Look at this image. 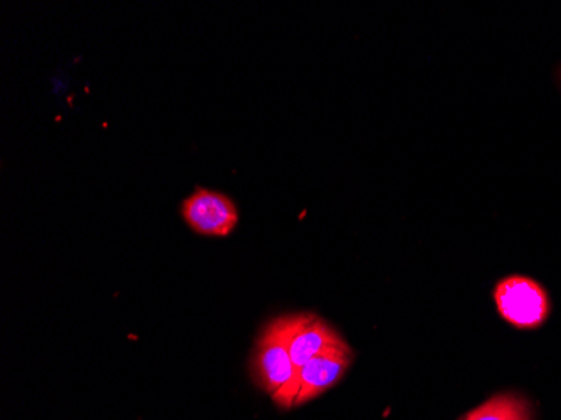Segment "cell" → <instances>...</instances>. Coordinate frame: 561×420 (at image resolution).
Masks as SVG:
<instances>
[{"mask_svg":"<svg viewBox=\"0 0 561 420\" xmlns=\"http://www.w3.org/2000/svg\"><path fill=\"white\" fill-rule=\"evenodd\" d=\"M296 371L289 353V317L274 318L264 327L252 355V377L280 409H293Z\"/></svg>","mask_w":561,"mask_h":420,"instance_id":"obj_1","label":"cell"},{"mask_svg":"<svg viewBox=\"0 0 561 420\" xmlns=\"http://www.w3.org/2000/svg\"><path fill=\"white\" fill-rule=\"evenodd\" d=\"M497 313L518 330H537L550 317L551 302L545 287L526 276H510L494 287Z\"/></svg>","mask_w":561,"mask_h":420,"instance_id":"obj_2","label":"cell"},{"mask_svg":"<svg viewBox=\"0 0 561 420\" xmlns=\"http://www.w3.org/2000/svg\"><path fill=\"white\" fill-rule=\"evenodd\" d=\"M185 224L198 236L227 238L239 223L238 205L229 195L195 189L181 207Z\"/></svg>","mask_w":561,"mask_h":420,"instance_id":"obj_3","label":"cell"},{"mask_svg":"<svg viewBox=\"0 0 561 420\" xmlns=\"http://www.w3.org/2000/svg\"><path fill=\"white\" fill-rule=\"evenodd\" d=\"M353 359L355 353L343 340L339 345L330 347L306 362L296 374L295 407L305 406L336 387L350 371Z\"/></svg>","mask_w":561,"mask_h":420,"instance_id":"obj_4","label":"cell"},{"mask_svg":"<svg viewBox=\"0 0 561 420\" xmlns=\"http://www.w3.org/2000/svg\"><path fill=\"white\" fill-rule=\"evenodd\" d=\"M289 317V353L296 371L310 362L318 353L342 343L343 338L335 328L313 313H298Z\"/></svg>","mask_w":561,"mask_h":420,"instance_id":"obj_5","label":"cell"},{"mask_svg":"<svg viewBox=\"0 0 561 420\" xmlns=\"http://www.w3.org/2000/svg\"><path fill=\"white\" fill-rule=\"evenodd\" d=\"M461 420H535L533 406L528 399L506 391L491 397L486 402L466 413Z\"/></svg>","mask_w":561,"mask_h":420,"instance_id":"obj_6","label":"cell"}]
</instances>
